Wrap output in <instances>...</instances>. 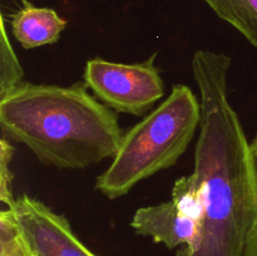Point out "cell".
Returning <instances> with one entry per match:
<instances>
[{
  "label": "cell",
  "mask_w": 257,
  "mask_h": 256,
  "mask_svg": "<svg viewBox=\"0 0 257 256\" xmlns=\"http://www.w3.org/2000/svg\"><path fill=\"white\" fill-rule=\"evenodd\" d=\"M215 14L257 48V0H203Z\"/></svg>",
  "instance_id": "cell-8"
},
{
  "label": "cell",
  "mask_w": 257,
  "mask_h": 256,
  "mask_svg": "<svg viewBox=\"0 0 257 256\" xmlns=\"http://www.w3.org/2000/svg\"><path fill=\"white\" fill-rule=\"evenodd\" d=\"M155 57L135 64L93 58L85 64L84 83L97 99L114 112L141 117L165 95Z\"/></svg>",
  "instance_id": "cell-4"
},
{
  "label": "cell",
  "mask_w": 257,
  "mask_h": 256,
  "mask_svg": "<svg viewBox=\"0 0 257 256\" xmlns=\"http://www.w3.org/2000/svg\"><path fill=\"white\" fill-rule=\"evenodd\" d=\"M12 33L24 49L54 44L59 40L67 22L50 8H38L23 0L19 10L12 15Z\"/></svg>",
  "instance_id": "cell-7"
},
{
  "label": "cell",
  "mask_w": 257,
  "mask_h": 256,
  "mask_svg": "<svg viewBox=\"0 0 257 256\" xmlns=\"http://www.w3.org/2000/svg\"><path fill=\"white\" fill-rule=\"evenodd\" d=\"M200 122V99L190 87L175 84L156 109L124 132L112 163L95 180V190L115 200L141 181L175 166Z\"/></svg>",
  "instance_id": "cell-3"
},
{
  "label": "cell",
  "mask_w": 257,
  "mask_h": 256,
  "mask_svg": "<svg viewBox=\"0 0 257 256\" xmlns=\"http://www.w3.org/2000/svg\"><path fill=\"white\" fill-rule=\"evenodd\" d=\"M178 210L187 217L202 222L205 213L203 188L201 181L195 172L180 177L172 188V198Z\"/></svg>",
  "instance_id": "cell-9"
},
{
  "label": "cell",
  "mask_w": 257,
  "mask_h": 256,
  "mask_svg": "<svg viewBox=\"0 0 257 256\" xmlns=\"http://www.w3.org/2000/svg\"><path fill=\"white\" fill-rule=\"evenodd\" d=\"M0 256H32L10 208L0 211Z\"/></svg>",
  "instance_id": "cell-11"
},
{
  "label": "cell",
  "mask_w": 257,
  "mask_h": 256,
  "mask_svg": "<svg viewBox=\"0 0 257 256\" xmlns=\"http://www.w3.org/2000/svg\"><path fill=\"white\" fill-rule=\"evenodd\" d=\"M231 58L196 50L192 73L200 90V135L195 171L203 188L205 213L195 247L177 256H243L257 225V182L250 142L228 99Z\"/></svg>",
  "instance_id": "cell-1"
},
{
  "label": "cell",
  "mask_w": 257,
  "mask_h": 256,
  "mask_svg": "<svg viewBox=\"0 0 257 256\" xmlns=\"http://www.w3.org/2000/svg\"><path fill=\"white\" fill-rule=\"evenodd\" d=\"M2 38H0V98L12 92L23 82L24 72L5 29L4 18L2 17Z\"/></svg>",
  "instance_id": "cell-10"
},
{
  "label": "cell",
  "mask_w": 257,
  "mask_h": 256,
  "mask_svg": "<svg viewBox=\"0 0 257 256\" xmlns=\"http://www.w3.org/2000/svg\"><path fill=\"white\" fill-rule=\"evenodd\" d=\"M10 210L32 256H97L77 237L65 216L42 201L23 195Z\"/></svg>",
  "instance_id": "cell-5"
},
{
  "label": "cell",
  "mask_w": 257,
  "mask_h": 256,
  "mask_svg": "<svg viewBox=\"0 0 257 256\" xmlns=\"http://www.w3.org/2000/svg\"><path fill=\"white\" fill-rule=\"evenodd\" d=\"M88 89L84 82L69 87L22 82L0 98L3 137L59 170H83L113 158L124 132L117 112Z\"/></svg>",
  "instance_id": "cell-2"
},
{
  "label": "cell",
  "mask_w": 257,
  "mask_h": 256,
  "mask_svg": "<svg viewBox=\"0 0 257 256\" xmlns=\"http://www.w3.org/2000/svg\"><path fill=\"white\" fill-rule=\"evenodd\" d=\"M131 227L170 250L195 247L201 235V223L183 215L172 200L140 207L133 215Z\"/></svg>",
  "instance_id": "cell-6"
},
{
  "label": "cell",
  "mask_w": 257,
  "mask_h": 256,
  "mask_svg": "<svg viewBox=\"0 0 257 256\" xmlns=\"http://www.w3.org/2000/svg\"><path fill=\"white\" fill-rule=\"evenodd\" d=\"M2 153H0V200L7 206V208L12 207L15 198L12 195L13 175L10 172V161L13 156V147L10 146V141L5 137L2 138Z\"/></svg>",
  "instance_id": "cell-12"
},
{
  "label": "cell",
  "mask_w": 257,
  "mask_h": 256,
  "mask_svg": "<svg viewBox=\"0 0 257 256\" xmlns=\"http://www.w3.org/2000/svg\"><path fill=\"white\" fill-rule=\"evenodd\" d=\"M251 147V155H252L253 167H255V175H256V182H257V136L253 138L252 142H250Z\"/></svg>",
  "instance_id": "cell-13"
}]
</instances>
